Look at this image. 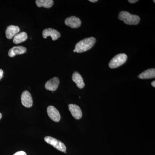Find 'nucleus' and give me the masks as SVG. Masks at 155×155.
Returning a JSON list of instances; mask_svg holds the SVG:
<instances>
[{
    "label": "nucleus",
    "mask_w": 155,
    "mask_h": 155,
    "mask_svg": "<svg viewBox=\"0 0 155 155\" xmlns=\"http://www.w3.org/2000/svg\"><path fill=\"white\" fill-rule=\"evenodd\" d=\"M69 109L72 116L75 119H79L82 117V112L79 106L70 104L69 105Z\"/></svg>",
    "instance_id": "10"
},
{
    "label": "nucleus",
    "mask_w": 155,
    "mask_h": 155,
    "mask_svg": "<svg viewBox=\"0 0 155 155\" xmlns=\"http://www.w3.org/2000/svg\"><path fill=\"white\" fill-rule=\"evenodd\" d=\"M64 153H67V152L65 151V152H64Z\"/></svg>",
    "instance_id": "23"
},
{
    "label": "nucleus",
    "mask_w": 155,
    "mask_h": 155,
    "mask_svg": "<svg viewBox=\"0 0 155 155\" xmlns=\"http://www.w3.org/2000/svg\"><path fill=\"white\" fill-rule=\"evenodd\" d=\"M127 60V56L125 54H120L115 56L109 63V66L111 69L118 68L125 64Z\"/></svg>",
    "instance_id": "3"
},
{
    "label": "nucleus",
    "mask_w": 155,
    "mask_h": 155,
    "mask_svg": "<svg viewBox=\"0 0 155 155\" xmlns=\"http://www.w3.org/2000/svg\"><path fill=\"white\" fill-rule=\"evenodd\" d=\"M28 38V35L25 32H21L16 35L13 39V42L16 44L25 41Z\"/></svg>",
    "instance_id": "15"
},
{
    "label": "nucleus",
    "mask_w": 155,
    "mask_h": 155,
    "mask_svg": "<svg viewBox=\"0 0 155 155\" xmlns=\"http://www.w3.org/2000/svg\"><path fill=\"white\" fill-rule=\"evenodd\" d=\"M118 18L125 24L129 25H137L140 21V18L137 15H133L125 11H121L119 13Z\"/></svg>",
    "instance_id": "2"
},
{
    "label": "nucleus",
    "mask_w": 155,
    "mask_h": 155,
    "mask_svg": "<svg viewBox=\"0 0 155 155\" xmlns=\"http://www.w3.org/2000/svg\"><path fill=\"white\" fill-rule=\"evenodd\" d=\"M2 114L0 113V119H2Z\"/></svg>",
    "instance_id": "22"
},
{
    "label": "nucleus",
    "mask_w": 155,
    "mask_h": 155,
    "mask_svg": "<svg viewBox=\"0 0 155 155\" xmlns=\"http://www.w3.org/2000/svg\"><path fill=\"white\" fill-rule=\"evenodd\" d=\"M20 29L18 26L11 25L7 27L6 30V36L8 39L14 38V36L19 32Z\"/></svg>",
    "instance_id": "11"
},
{
    "label": "nucleus",
    "mask_w": 155,
    "mask_h": 155,
    "mask_svg": "<svg viewBox=\"0 0 155 155\" xmlns=\"http://www.w3.org/2000/svg\"><path fill=\"white\" fill-rule=\"evenodd\" d=\"M4 72L2 69H0V80L2 78Z\"/></svg>",
    "instance_id": "18"
},
{
    "label": "nucleus",
    "mask_w": 155,
    "mask_h": 155,
    "mask_svg": "<svg viewBox=\"0 0 155 155\" xmlns=\"http://www.w3.org/2000/svg\"><path fill=\"white\" fill-rule=\"evenodd\" d=\"M138 1V0H129L128 2L129 3H131V4H134V3H136Z\"/></svg>",
    "instance_id": "19"
},
{
    "label": "nucleus",
    "mask_w": 155,
    "mask_h": 155,
    "mask_svg": "<svg viewBox=\"0 0 155 155\" xmlns=\"http://www.w3.org/2000/svg\"><path fill=\"white\" fill-rule=\"evenodd\" d=\"M65 23L66 25L71 28H78L80 27L81 25V21L78 17L72 16L65 19Z\"/></svg>",
    "instance_id": "8"
},
{
    "label": "nucleus",
    "mask_w": 155,
    "mask_h": 155,
    "mask_svg": "<svg viewBox=\"0 0 155 155\" xmlns=\"http://www.w3.org/2000/svg\"><path fill=\"white\" fill-rule=\"evenodd\" d=\"M151 85L153 87H155V81H152L151 82Z\"/></svg>",
    "instance_id": "20"
},
{
    "label": "nucleus",
    "mask_w": 155,
    "mask_h": 155,
    "mask_svg": "<svg viewBox=\"0 0 155 155\" xmlns=\"http://www.w3.org/2000/svg\"><path fill=\"white\" fill-rule=\"evenodd\" d=\"M26 48L23 46H14L9 50L8 55L13 58L17 55L22 54L26 52Z\"/></svg>",
    "instance_id": "12"
},
{
    "label": "nucleus",
    "mask_w": 155,
    "mask_h": 155,
    "mask_svg": "<svg viewBox=\"0 0 155 155\" xmlns=\"http://www.w3.org/2000/svg\"><path fill=\"white\" fill-rule=\"evenodd\" d=\"M155 69L154 68L145 70L139 75L138 78L140 79H146L155 78Z\"/></svg>",
    "instance_id": "14"
},
{
    "label": "nucleus",
    "mask_w": 155,
    "mask_h": 155,
    "mask_svg": "<svg viewBox=\"0 0 155 155\" xmlns=\"http://www.w3.org/2000/svg\"><path fill=\"white\" fill-rule=\"evenodd\" d=\"M21 102L23 106L30 108L33 104V101L31 94L29 92L25 91L22 93L21 97Z\"/></svg>",
    "instance_id": "5"
},
{
    "label": "nucleus",
    "mask_w": 155,
    "mask_h": 155,
    "mask_svg": "<svg viewBox=\"0 0 155 155\" xmlns=\"http://www.w3.org/2000/svg\"><path fill=\"white\" fill-rule=\"evenodd\" d=\"M89 2H91L94 3L96 2H97V0H89Z\"/></svg>",
    "instance_id": "21"
},
{
    "label": "nucleus",
    "mask_w": 155,
    "mask_h": 155,
    "mask_svg": "<svg viewBox=\"0 0 155 155\" xmlns=\"http://www.w3.org/2000/svg\"><path fill=\"white\" fill-rule=\"evenodd\" d=\"M47 113L49 117L54 122H58L61 120L60 113L54 107L50 106L47 108Z\"/></svg>",
    "instance_id": "6"
},
{
    "label": "nucleus",
    "mask_w": 155,
    "mask_h": 155,
    "mask_svg": "<svg viewBox=\"0 0 155 155\" xmlns=\"http://www.w3.org/2000/svg\"><path fill=\"white\" fill-rule=\"evenodd\" d=\"M60 84V80L57 77H54L48 81L45 84V87L50 91H55L58 89Z\"/></svg>",
    "instance_id": "9"
},
{
    "label": "nucleus",
    "mask_w": 155,
    "mask_h": 155,
    "mask_svg": "<svg viewBox=\"0 0 155 155\" xmlns=\"http://www.w3.org/2000/svg\"><path fill=\"white\" fill-rule=\"evenodd\" d=\"M153 2H154L155 3V1H153Z\"/></svg>",
    "instance_id": "24"
},
{
    "label": "nucleus",
    "mask_w": 155,
    "mask_h": 155,
    "mask_svg": "<svg viewBox=\"0 0 155 155\" xmlns=\"http://www.w3.org/2000/svg\"><path fill=\"white\" fill-rule=\"evenodd\" d=\"M72 81H74L78 88H83L85 86L83 78L81 75L77 72H75L73 73L72 76Z\"/></svg>",
    "instance_id": "13"
},
{
    "label": "nucleus",
    "mask_w": 155,
    "mask_h": 155,
    "mask_svg": "<svg viewBox=\"0 0 155 155\" xmlns=\"http://www.w3.org/2000/svg\"><path fill=\"white\" fill-rule=\"evenodd\" d=\"M13 155H27V154H26V153L25 152L20 151H18L15 153Z\"/></svg>",
    "instance_id": "17"
},
{
    "label": "nucleus",
    "mask_w": 155,
    "mask_h": 155,
    "mask_svg": "<svg viewBox=\"0 0 155 155\" xmlns=\"http://www.w3.org/2000/svg\"><path fill=\"white\" fill-rule=\"evenodd\" d=\"M35 2L39 8L44 7L46 8H51L54 5V1L52 0H37Z\"/></svg>",
    "instance_id": "16"
},
{
    "label": "nucleus",
    "mask_w": 155,
    "mask_h": 155,
    "mask_svg": "<svg viewBox=\"0 0 155 155\" xmlns=\"http://www.w3.org/2000/svg\"><path fill=\"white\" fill-rule=\"evenodd\" d=\"M44 38H46L48 36L52 38V40L56 41L61 37V34L58 31L52 28H46L42 32Z\"/></svg>",
    "instance_id": "7"
},
{
    "label": "nucleus",
    "mask_w": 155,
    "mask_h": 155,
    "mask_svg": "<svg viewBox=\"0 0 155 155\" xmlns=\"http://www.w3.org/2000/svg\"><path fill=\"white\" fill-rule=\"evenodd\" d=\"M45 140L48 143L52 146L58 150L65 152L67 150L66 146L62 142L50 136L45 137Z\"/></svg>",
    "instance_id": "4"
},
{
    "label": "nucleus",
    "mask_w": 155,
    "mask_h": 155,
    "mask_svg": "<svg viewBox=\"0 0 155 155\" xmlns=\"http://www.w3.org/2000/svg\"><path fill=\"white\" fill-rule=\"evenodd\" d=\"M96 42V40L94 37L84 39L75 45V48L73 50V52L81 53L87 51L94 46Z\"/></svg>",
    "instance_id": "1"
}]
</instances>
